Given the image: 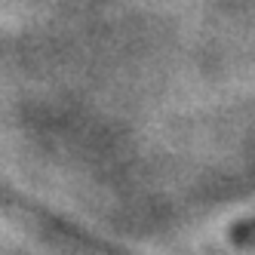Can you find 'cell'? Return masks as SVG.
<instances>
[{"instance_id":"6da1fadb","label":"cell","mask_w":255,"mask_h":255,"mask_svg":"<svg viewBox=\"0 0 255 255\" xmlns=\"http://www.w3.org/2000/svg\"><path fill=\"white\" fill-rule=\"evenodd\" d=\"M12 206H19L22 215H28L31 222L37 225L52 243H59L62 249H71V252H77V255H129L126 249H120L114 243L102 240V237L83 231L80 225H71V222H65V218H59L56 212L40 209L34 200H15Z\"/></svg>"},{"instance_id":"7a4b0ae2","label":"cell","mask_w":255,"mask_h":255,"mask_svg":"<svg viewBox=\"0 0 255 255\" xmlns=\"http://www.w3.org/2000/svg\"><path fill=\"white\" fill-rule=\"evenodd\" d=\"M234 240L255 252V215H249V218H243V222L234 225Z\"/></svg>"}]
</instances>
